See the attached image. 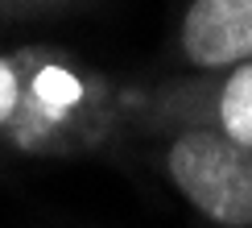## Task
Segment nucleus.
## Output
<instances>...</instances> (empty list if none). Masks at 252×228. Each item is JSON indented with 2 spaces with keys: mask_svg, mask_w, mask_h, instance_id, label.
Here are the masks:
<instances>
[{
  "mask_svg": "<svg viewBox=\"0 0 252 228\" xmlns=\"http://www.w3.org/2000/svg\"><path fill=\"white\" fill-rule=\"evenodd\" d=\"M95 0H0V21H58Z\"/></svg>",
  "mask_w": 252,
  "mask_h": 228,
  "instance_id": "obj_6",
  "label": "nucleus"
},
{
  "mask_svg": "<svg viewBox=\"0 0 252 228\" xmlns=\"http://www.w3.org/2000/svg\"><path fill=\"white\" fill-rule=\"evenodd\" d=\"M252 58V0H186L165 46L170 75H219Z\"/></svg>",
  "mask_w": 252,
  "mask_h": 228,
  "instance_id": "obj_4",
  "label": "nucleus"
},
{
  "mask_svg": "<svg viewBox=\"0 0 252 228\" xmlns=\"http://www.w3.org/2000/svg\"><path fill=\"white\" fill-rule=\"evenodd\" d=\"M120 150L136 153L207 228H252V150L207 124L128 129Z\"/></svg>",
  "mask_w": 252,
  "mask_h": 228,
  "instance_id": "obj_2",
  "label": "nucleus"
},
{
  "mask_svg": "<svg viewBox=\"0 0 252 228\" xmlns=\"http://www.w3.org/2000/svg\"><path fill=\"white\" fill-rule=\"evenodd\" d=\"M25 108L4 150L21 158H83L120 150L128 133V83L62 46H21Z\"/></svg>",
  "mask_w": 252,
  "mask_h": 228,
  "instance_id": "obj_1",
  "label": "nucleus"
},
{
  "mask_svg": "<svg viewBox=\"0 0 252 228\" xmlns=\"http://www.w3.org/2000/svg\"><path fill=\"white\" fill-rule=\"evenodd\" d=\"M21 108H25V58L17 50H0V150L8 145Z\"/></svg>",
  "mask_w": 252,
  "mask_h": 228,
  "instance_id": "obj_5",
  "label": "nucleus"
},
{
  "mask_svg": "<svg viewBox=\"0 0 252 228\" xmlns=\"http://www.w3.org/2000/svg\"><path fill=\"white\" fill-rule=\"evenodd\" d=\"M145 124H207L252 150V58L219 75L128 83V129Z\"/></svg>",
  "mask_w": 252,
  "mask_h": 228,
  "instance_id": "obj_3",
  "label": "nucleus"
}]
</instances>
